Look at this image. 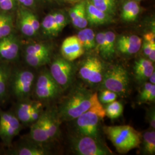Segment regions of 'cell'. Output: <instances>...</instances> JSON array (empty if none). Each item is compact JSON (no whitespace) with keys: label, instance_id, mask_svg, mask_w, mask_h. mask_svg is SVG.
I'll list each match as a JSON object with an SVG mask.
<instances>
[{"label":"cell","instance_id":"d6a6232c","mask_svg":"<svg viewBox=\"0 0 155 155\" xmlns=\"http://www.w3.org/2000/svg\"><path fill=\"white\" fill-rule=\"evenodd\" d=\"M50 48L44 44L36 43L29 45L25 50V54L32 55H50Z\"/></svg>","mask_w":155,"mask_h":155},{"label":"cell","instance_id":"5bb4252c","mask_svg":"<svg viewBox=\"0 0 155 155\" xmlns=\"http://www.w3.org/2000/svg\"><path fill=\"white\" fill-rule=\"evenodd\" d=\"M142 40L137 35H122L116 41V47L119 52L125 55H133L139 52Z\"/></svg>","mask_w":155,"mask_h":155},{"label":"cell","instance_id":"2e32d148","mask_svg":"<svg viewBox=\"0 0 155 155\" xmlns=\"http://www.w3.org/2000/svg\"><path fill=\"white\" fill-rule=\"evenodd\" d=\"M50 154V151L45 147L43 144L31 140V142L23 143L16 148L12 150L10 155H46Z\"/></svg>","mask_w":155,"mask_h":155},{"label":"cell","instance_id":"ffe728a7","mask_svg":"<svg viewBox=\"0 0 155 155\" xmlns=\"http://www.w3.org/2000/svg\"><path fill=\"white\" fill-rule=\"evenodd\" d=\"M133 70L136 79L140 82H143L155 71V66L150 59L141 58L135 61Z\"/></svg>","mask_w":155,"mask_h":155},{"label":"cell","instance_id":"8992f818","mask_svg":"<svg viewBox=\"0 0 155 155\" xmlns=\"http://www.w3.org/2000/svg\"><path fill=\"white\" fill-rule=\"evenodd\" d=\"M35 84L36 98L41 102L56 99L63 91L48 70H45L40 73Z\"/></svg>","mask_w":155,"mask_h":155},{"label":"cell","instance_id":"e0dca14e","mask_svg":"<svg viewBox=\"0 0 155 155\" xmlns=\"http://www.w3.org/2000/svg\"><path fill=\"white\" fill-rule=\"evenodd\" d=\"M45 129L47 136L51 141L55 139L59 131L61 119L58 110H48L45 111Z\"/></svg>","mask_w":155,"mask_h":155},{"label":"cell","instance_id":"9c48e42d","mask_svg":"<svg viewBox=\"0 0 155 155\" xmlns=\"http://www.w3.org/2000/svg\"><path fill=\"white\" fill-rule=\"evenodd\" d=\"M105 70L104 63L98 58L89 56L81 63L79 74L84 82L94 85L102 82Z\"/></svg>","mask_w":155,"mask_h":155},{"label":"cell","instance_id":"ab89813d","mask_svg":"<svg viewBox=\"0 0 155 155\" xmlns=\"http://www.w3.org/2000/svg\"><path fill=\"white\" fill-rule=\"evenodd\" d=\"M144 39L145 41L151 44H155V32H151L145 33L144 35Z\"/></svg>","mask_w":155,"mask_h":155},{"label":"cell","instance_id":"836d02e7","mask_svg":"<svg viewBox=\"0 0 155 155\" xmlns=\"http://www.w3.org/2000/svg\"><path fill=\"white\" fill-rule=\"evenodd\" d=\"M118 94L110 90L106 89L100 93L99 96H98V98L102 104H108L116 101L118 98Z\"/></svg>","mask_w":155,"mask_h":155},{"label":"cell","instance_id":"f546056e","mask_svg":"<svg viewBox=\"0 0 155 155\" xmlns=\"http://www.w3.org/2000/svg\"><path fill=\"white\" fill-rule=\"evenodd\" d=\"M96 8L106 13L113 15L116 9V0H91Z\"/></svg>","mask_w":155,"mask_h":155},{"label":"cell","instance_id":"7a4b0ae2","mask_svg":"<svg viewBox=\"0 0 155 155\" xmlns=\"http://www.w3.org/2000/svg\"><path fill=\"white\" fill-rule=\"evenodd\" d=\"M104 131L120 153H126L141 143L140 133L129 125L105 127Z\"/></svg>","mask_w":155,"mask_h":155},{"label":"cell","instance_id":"30bf717a","mask_svg":"<svg viewBox=\"0 0 155 155\" xmlns=\"http://www.w3.org/2000/svg\"><path fill=\"white\" fill-rule=\"evenodd\" d=\"M22 124L14 113L0 112V139L4 144L10 147L13 140L20 132Z\"/></svg>","mask_w":155,"mask_h":155},{"label":"cell","instance_id":"cb8c5ba5","mask_svg":"<svg viewBox=\"0 0 155 155\" xmlns=\"http://www.w3.org/2000/svg\"><path fill=\"white\" fill-rule=\"evenodd\" d=\"M19 26L22 34L27 36H32L37 33L34 29L31 21L29 16V11L27 9H21L20 12Z\"/></svg>","mask_w":155,"mask_h":155},{"label":"cell","instance_id":"6da1fadb","mask_svg":"<svg viewBox=\"0 0 155 155\" xmlns=\"http://www.w3.org/2000/svg\"><path fill=\"white\" fill-rule=\"evenodd\" d=\"M98 98V94L83 86H77L62 101L58 113L62 121L75 120L89 110Z\"/></svg>","mask_w":155,"mask_h":155},{"label":"cell","instance_id":"d590c367","mask_svg":"<svg viewBox=\"0 0 155 155\" xmlns=\"http://www.w3.org/2000/svg\"><path fill=\"white\" fill-rule=\"evenodd\" d=\"M54 14V17L56 22L57 23L61 31H62L67 25V20L65 16L61 13L56 12Z\"/></svg>","mask_w":155,"mask_h":155},{"label":"cell","instance_id":"52a82bcc","mask_svg":"<svg viewBox=\"0 0 155 155\" xmlns=\"http://www.w3.org/2000/svg\"><path fill=\"white\" fill-rule=\"evenodd\" d=\"M71 147L78 155H109L112 153L99 139L81 134L71 138Z\"/></svg>","mask_w":155,"mask_h":155},{"label":"cell","instance_id":"8d00e7d4","mask_svg":"<svg viewBox=\"0 0 155 155\" xmlns=\"http://www.w3.org/2000/svg\"><path fill=\"white\" fill-rule=\"evenodd\" d=\"M15 5V0H0V8L4 11L11 10Z\"/></svg>","mask_w":155,"mask_h":155},{"label":"cell","instance_id":"5b68a950","mask_svg":"<svg viewBox=\"0 0 155 155\" xmlns=\"http://www.w3.org/2000/svg\"><path fill=\"white\" fill-rule=\"evenodd\" d=\"M104 87L125 97L129 90L130 78L127 69L121 64H115L106 69L102 81Z\"/></svg>","mask_w":155,"mask_h":155},{"label":"cell","instance_id":"f1b7e54d","mask_svg":"<svg viewBox=\"0 0 155 155\" xmlns=\"http://www.w3.org/2000/svg\"><path fill=\"white\" fill-rule=\"evenodd\" d=\"M143 147L144 152L147 155H155V129L146 132L143 134Z\"/></svg>","mask_w":155,"mask_h":155},{"label":"cell","instance_id":"4fadbf2b","mask_svg":"<svg viewBox=\"0 0 155 155\" xmlns=\"http://www.w3.org/2000/svg\"><path fill=\"white\" fill-rule=\"evenodd\" d=\"M84 52V50L77 36L67 38L61 45V55L67 61H74L80 58Z\"/></svg>","mask_w":155,"mask_h":155},{"label":"cell","instance_id":"277c9868","mask_svg":"<svg viewBox=\"0 0 155 155\" xmlns=\"http://www.w3.org/2000/svg\"><path fill=\"white\" fill-rule=\"evenodd\" d=\"M35 79V74L28 69H12L9 91L18 101L29 99Z\"/></svg>","mask_w":155,"mask_h":155},{"label":"cell","instance_id":"74e56055","mask_svg":"<svg viewBox=\"0 0 155 155\" xmlns=\"http://www.w3.org/2000/svg\"><path fill=\"white\" fill-rule=\"evenodd\" d=\"M155 47V44H151L148 42L144 41V43L142 46V48H143V52H144L145 55L148 56L150 51L152 48H153Z\"/></svg>","mask_w":155,"mask_h":155},{"label":"cell","instance_id":"7bdbcfd3","mask_svg":"<svg viewBox=\"0 0 155 155\" xmlns=\"http://www.w3.org/2000/svg\"><path fill=\"white\" fill-rule=\"evenodd\" d=\"M150 79V83H152V84H155V71L152 72V74L150 75V77L148 78Z\"/></svg>","mask_w":155,"mask_h":155},{"label":"cell","instance_id":"ac0fdd59","mask_svg":"<svg viewBox=\"0 0 155 155\" xmlns=\"http://www.w3.org/2000/svg\"><path fill=\"white\" fill-rule=\"evenodd\" d=\"M31 125L29 136L31 140L40 144H44L49 141V139L45 129L44 111L39 117V118Z\"/></svg>","mask_w":155,"mask_h":155},{"label":"cell","instance_id":"60d3db41","mask_svg":"<svg viewBox=\"0 0 155 155\" xmlns=\"http://www.w3.org/2000/svg\"><path fill=\"white\" fill-rule=\"evenodd\" d=\"M20 4L25 6L29 7L34 4L35 0H17Z\"/></svg>","mask_w":155,"mask_h":155},{"label":"cell","instance_id":"9a60e30c","mask_svg":"<svg viewBox=\"0 0 155 155\" xmlns=\"http://www.w3.org/2000/svg\"><path fill=\"white\" fill-rule=\"evenodd\" d=\"M86 13L88 23L91 25H100L112 22V16L96 8L89 1L86 3Z\"/></svg>","mask_w":155,"mask_h":155},{"label":"cell","instance_id":"603a6c76","mask_svg":"<svg viewBox=\"0 0 155 155\" xmlns=\"http://www.w3.org/2000/svg\"><path fill=\"white\" fill-rule=\"evenodd\" d=\"M84 50L90 51L95 48V35L93 29L83 28L77 35Z\"/></svg>","mask_w":155,"mask_h":155},{"label":"cell","instance_id":"e575fe53","mask_svg":"<svg viewBox=\"0 0 155 155\" xmlns=\"http://www.w3.org/2000/svg\"><path fill=\"white\" fill-rule=\"evenodd\" d=\"M95 43L97 50H98L100 55L102 56L105 50V33L100 32L95 35Z\"/></svg>","mask_w":155,"mask_h":155},{"label":"cell","instance_id":"3957f363","mask_svg":"<svg viewBox=\"0 0 155 155\" xmlns=\"http://www.w3.org/2000/svg\"><path fill=\"white\" fill-rule=\"evenodd\" d=\"M105 116L104 107L97 98L89 110L74 120L78 133L99 139L101 123Z\"/></svg>","mask_w":155,"mask_h":155},{"label":"cell","instance_id":"4316f807","mask_svg":"<svg viewBox=\"0 0 155 155\" xmlns=\"http://www.w3.org/2000/svg\"><path fill=\"white\" fill-rule=\"evenodd\" d=\"M104 109L106 116L113 120L118 118L122 115L124 106L120 102L116 100L107 104Z\"/></svg>","mask_w":155,"mask_h":155},{"label":"cell","instance_id":"44dd1931","mask_svg":"<svg viewBox=\"0 0 155 155\" xmlns=\"http://www.w3.org/2000/svg\"><path fill=\"white\" fill-rule=\"evenodd\" d=\"M12 68L8 64L0 63V102L4 103L9 92Z\"/></svg>","mask_w":155,"mask_h":155},{"label":"cell","instance_id":"7c38bea8","mask_svg":"<svg viewBox=\"0 0 155 155\" xmlns=\"http://www.w3.org/2000/svg\"><path fill=\"white\" fill-rule=\"evenodd\" d=\"M20 44L16 38L10 34L0 39V59L13 61L18 56Z\"/></svg>","mask_w":155,"mask_h":155},{"label":"cell","instance_id":"4dcf8cb0","mask_svg":"<svg viewBox=\"0 0 155 155\" xmlns=\"http://www.w3.org/2000/svg\"><path fill=\"white\" fill-rule=\"evenodd\" d=\"M51 55H32L25 54V61L30 66L38 68L45 66L51 60Z\"/></svg>","mask_w":155,"mask_h":155},{"label":"cell","instance_id":"f35d334b","mask_svg":"<svg viewBox=\"0 0 155 155\" xmlns=\"http://www.w3.org/2000/svg\"><path fill=\"white\" fill-rule=\"evenodd\" d=\"M148 121L150 122V125L153 129L155 128V112L154 109H152L148 112Z\"/></svg>","mask_w":155,"mask_h":155},{"label":"cell","instance_id":"83f0119b","mask_svg":"<svg viewBox=\"0 0 155 155\" xmlns=\"http://www.w3.org/2000/svg\"><path fill=\"white\" fill-rule=\"evenodd\" d=\"M155 100V84L146 82L141 90L139 101L142 103L154 102Z\"/></svg>","mask_w":155,"mask_h":155},{"label":"cell","instance_id":"8fae6325","mask_svg":"<svg viewBox=\"0 0 155 155\" xmlns=\"http://www.w3.org/2000/svg\"><path fill=\"white\" fill-rule=\"evenodd\" d=\"M43 103L40 101L29 99L18 101L15 114L22 124L31 125L43 111Z\"/></svg>","mask_w":155,"mask_h":155},{"label":"cell","instance_id":"ee69618b","mask_svg":"<svg viewBox=\"0 0 155 155\" xmlns=\"http://www.w3.org/2000/svg\"><path fill=\"white\" fill-rule=\"evenodd\" d=\"M134 1H141V0H134Z\"/></svg>","mask_w":155,"mask_h":155},{"label":"cell","instance_id":"d4e9b609","mask_svg":"<svg viewBox=\"0 0 155 155\" xmlns=\"http://www.w3.org/2000/svg\"><path fill=\"white\" fill-rule=\"evenodd\" d=\"M105 33V50L102 58L105 59H111L116 51V36L112 31H106Z\"/></svg>","mask_w":155,"mask_h":155},{"label":"cell","instance_id":"b9f144b4","mask_svg":"<svg viewBox=\"0 0 155 155\" xmlns=\"http://www.w3.org/2000/svg\"><path fill=\"white\" fill-rule=\"evenodd\" d=\"M148 57L149 58V59H150V61H152V62H155V47L152 48V50L150 51V52L149 54V55L148 56Z\"/></svg>","mask_w":155,"mask_h":155},{"label":"cell","instance_id":"ba28073f","mask_svg":"<svg viewBox=\"0 0 155 155\" xmlns=\"http://www.w3.org/2000/svg\"><path fill=\"white\" fill-rule=\"evenodd\" d=\"M75 68L72 61L58 58L52 62L50 72L62 90L67 89L72 84Z\"/></svg>","mask_w":155,"mask_h":155},{"label":"cell","instance_id":"7402d4cb","mask_svg":"<svg viewBox=\"0 0 155 155\" xmlns=\"http://www.w3.org/2000/svg\"><path fill=\"white\" fill-rule=\"evenodd\" d=\"M140 12V7L137 1H128L122 6L121 17L125 21H133L136 20Z\"/></svg>","mask_w":155,"mask_h":155},{"label":"cell","instance_id":"484cf974","mask_svg":"<svg viewBox=\"0 0 155 155\" xmlns=\"http://www.w3.org/2000/svg\"><path fill=\"white\" fill-rule=\"evenodd\" d=\"M45 34L48 36H56L61 32L56 22L54 14H49L45 17L41 23Z\"/></svg>","mask_w":155,"mask_h":155},{"label":"cell","instance_id":"f6af8a7d","mask_svg":"<svg viewBox=\"0 0 155 155\" xmlns=\"http://www.w3.org/2000/svg\"><path fill=\"white\" fill-rule=\"evenodd\" d=\"M69 1H74V0H69Z\"/></svg>","mask_w":155,"mask_h":155},{"label":"cell","instance_id":"d6986e66","mask_svg":"<svg viewBox=\"0 0 155 155\" xmlns=\"http://www.w3.org/2000/svg\"><path fill=\"white\" fill-rule=\"evenodd\" d=\"M68 13L72 24L75 28L81 29L86 28L88 21L86 13V2L78 3L70 9Z\"/></svg>","mask_w":155,"mask_h":155},{"label":"cell","instance_id":"1f68e13d","mask_svg":"<svg viewBox=\"0 0 155 155\" xmlns=\"http://www.w3.org/2000/svg\"><path fill=\"white\" fill-rule=\"evenodd\" d=\"M13 27L12 17L9 15L0 14V39L11 34Z\"/></svg>","mask_w":155,"mask_h":155}]
</instances>
